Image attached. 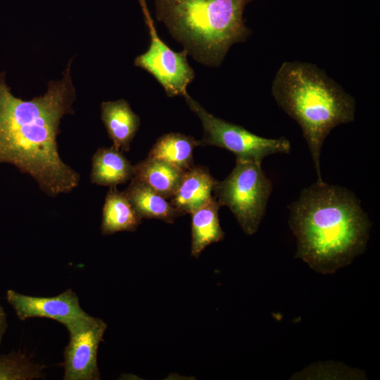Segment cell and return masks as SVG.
<instances>
[{
  "instance_id": "obj_12",
  "label": "cell",
  "mask_w": 380,
  "mask_h": 380,
  "mask_svg": "<svg viewBox=\"0 0 380 380\" xmlns=\"http://www.w3.org/2000/svg\"><path fill=\"white\" fill-rule=\"evenodd\" d=\"M133 208L141 218L173 223L182 214L146 183L134 177L124 191Z\"/></svg>"
},
{
  "instance_id": "obj_10",
  "label": "cell",
  "mask_w": 380,
  "mask_h": 380,
  "mask_svg": "<svg viewBox=\"0 0 380 380\" xmlns=\"http://www.w3.org/2000/svg\"><path fill=\"white\" fill-rule=\"evenodd\" d=\"M217 181L206 167L194 165L185 171L170 202L182 215L191 214L212 198Z\"/></svg>"
},
{
  "instance_id": "obj_17",
  "label": "cell",
  "mask_w": 380,
  "mask_h": 380,
  "mask_svg": "<svg viewBox=\"0 0 380 380\" xmlns=\"http://www.w3.org/2000/svg\"><path fill=\"white\" fill-rule=\"evenodd\" d=\"M198 140L182 133L170 132L159 137L148 156L165 160L184 171L194 165L193 151Z\"/></svg>"
},
{
  "instance_id": "obj_15",
  "label": "cell",
  "mask_w": 380,
  "mask_h": 380,
  "mask_svg": "<svg viewBox=\"0 0 380 380\" xmlns=\"http://www.w3.org/2000/svg\"><path fill=\"white\" fill-rule=\"evenodd\" d=\"M185 171L159 158L148 156L134 165L133 177L146 183L165 198H170Z\"/></svg>"
},
{
  "instance_id": "obj_6",
  "label": "cell",
  "mask_w": 380,
  "mask_h": 380,
  "mask_svg": "<svg viewBox=\"0 0 380 380\" xmlns=\"http://www.w3.org/2000/svg\"><path fill=\"white\" fill-rule=\"evenodd\" d=\"M189 108L199 118L203 136L199 146H215L227 149L236 159L261 163L264 158L274 153H289L291 143L284 138L270 139L252 133L238 125L208 113L186 92L183 96Z\"/></svg>"
},
{
  "instance_id": "obj_11",
  "label": "cell",
  "mask_w": 380,
  "mask_h": 380,
  "mask_svg": "<svg viewBox=\"0 0 380 380\" xmlns=\"http://www.w3.org/2000/svg\"><path fill=\"white\" fill-rule=\"evenodd\" d=\"M101 118L113 146L121 151H129L139 126L140 118L125 99L103 101Z\"/></svg>"
},
{
  "instance_id": "obj_2",
  "label": "cell",
  "mask_w": 380,
  "mask_h": 380,
  "mask_svg": "<svg viewBox=\"0 0 380 380\" xmlns=\"http://www.w3.org/2000/svg\"><path fill=\"white\" fill-rule=\"evenodd\" d=\"M289 209L295 257L316 272L333 274L366 250L371 222L350 190L317 182Z\"/></svg>"
},
{
  "instance_id": "obj_13",
  "label": "cell",
  "mask_w": 380,
  "mask_h": 380,
  "mask_svg": "<svg viewBox=\"0 0 380 380\" xmlns=\"http://www.w3.org/2000/svg\"><path fill=\"white\" fill-rule=\"evenodd\" d=\"M134 176V165L113 146L99 148L91 158L90 180L99 186L115 187Z\"/></svg>"
},
{
  "instance_id": "obj_18",
  "label": "cell",
  "mask_w": 380,
  "mask_h": 380,
  "mask_svg": "<svg viewBox=\"0 0 380 380\" xmlns=\"http://www.w3.org/2000/svg\"><path fill=\"white\" fill-rule=\"evenodd\" d=\"M43 367L20 352L0 354V380H30L42 378Z\"/></svg>"
},
{
  "instance_id": "obj_3",
  "label": "cell",
  "mask_w": 380,
  "mask_h": 380,
  "mask_svg": "<svg viewBox=\"0 0 380 380\" xmlns=\"http://www.w3.org/2000/svg\"><path fill=\"white\" fill-rule=\"evenodd\" d=\"M277 105L300 126L308 146L317 176L323 143L330 132L354 121L355 99L317 65L285 61L278 68L271 86Z\"/></svg>"
},
{
  "instance_id": "obj_4",
  "label": "cell",
  "mask_w": 380,
  "mask_h": 380,
  "mask_svg": "<svg viewBox=\"0 0 380 380\" xmlns=\"http://www.w3.org/2000/svg\"><path fill=\"white\" fill-rule=\"evenodd\" d=\"M253 0H155L156 17L188 54L219 66L232 45L252 33L243 11Z\"/></svg>"
},
{
  "instance_id": "obj_14",
  "label": "cell",
  "mask_w": 380,
  "mask_h": 380,
  "mask_svg": "<svg viewBox=\"0 0 380 380\" xmlns=\"http://www.w3.org/2000/svg\"><path fill=\"white\" fill-rule=\"evenodd\" d=\"M124 191L110 187L102 210L101 232L110 235L119 232H134L141 222Z\"/></svg>"
},
{
  "instance_id": "obj_16",
  "label": "cell",
  "mask_w": 380,
  "mask_h": 380,
  "mask_svg": "<svg viewBox=\"0 0 380 380\" xmlns=\"http://www.w3.org/2000/svg\"><path fill=\"white\" fill-rule=\"evenodd\" d=\"M220 204L213 196L201 208L191 215V253L198 258L202 251L210 244L222 241L224 232L219 220Z\"/></svg>"
},
{
  "instance_id": "obj_8",
  "label": "cell",
  "mask_w": 380,
  "mask_h": 380,
  "mask_svg": "<svg viewBox=\"0 0 380 380\" xmlns=\"http://www.w3.org/2000/svg\"><path fill=\"white\" fill-rule=\"evenodd\" d=\"M70 341L64 350V380H99V344L107 324L89 315L65 325Z\"/></svg>"
},
{
  "instance_id": "obj_19",
  "label": "cell",
  "mask_w": 380,
  "mask_h": 380,
  "mask_svg": "<svg viewBox=\"0 0 380 380\" xmlns=\"http://www.w3.org/2000/svg\"><path fill=\"white\" fill-rule=\"evenodd\" d=\"M7 327L6 315L4 308L0 304V344L6 331Z\"/></svg>"
},
{
  "instance_id": "obj_5",
  "label": "cell",
  "mask_w": 380,
  "mask_h": 380,
  "mask_svg": "<svg viewBox=\"0 0 380 380\" xmlns=\"http://www.w3.org/2000/svg\"><path fill=\"white\" fill-rule=\"evenodd\" d=\"M272 191L271 180L261 163L236 159V165L222 181H217L213 196L229 208L247 235L255 234L265 214Z\"/></svg>"
},
{
  "instance_id": "obj_1",
  "label": "cell",
  "mask_w": 380,
  "mask_h": 380,
  "mask_svg": "<svg viewBox=\"0 0 380 380\" xmlns=\"http://www.w3.org/2000/svg\"><path fill=\"white\" fill-rule=\"evenodd\" d=\"M69 61L63 77L30 100L15 96L0 72V165L7 163L34 179L47 196L77 188L80 175L61 158L57 143L63 117L74 113L76 99Z\"/></svg>"
},
{
  "instance_id": "obj_7",
  "label": "cell",
  "mask_w": 380,
  "mask_h": 380,
  "mask_svg": "<svg viewBox=\"0 0 380 380\" xmlns=\"http://www.w3.org/2000/svg\"><path fill=\"white\" fill-rule=\"evenodd\" d=\"M139 2L148 29L150 45L146 52L136 57L134 65L152 75L169 97L184 96L195 77L187 61L188 53L184 49L175 52L160 39L146 0Z\"/></svg>"
},
{
  "instance_id": "obj_9",
  "label": "cell",
  "mask_w": 380,
  "mask_h": 380,
  "mask_svg": "<svg viewBox=\"0 0 380 380\" xmlns=\"http://www.w3.org/2000/svg\"><path fill=\"white\" fill-rule=\"evenodd\" d=\"M6 300L22 321L32 317H45L65 326L89 315L82 310L77 293L71 289L53 297L27 296L9 289L6 291Z\"/></svg>"
}]
</instances>
